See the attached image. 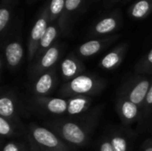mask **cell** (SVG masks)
<instances>
[{
  "instance_id": "obj_7",
  "label": "cell",
  "mask_w": 152,
  "mask_h": 151,
  "mask_svg": "<svg viewBox=\"0 0 152 151\" xmlns=\"http://www.w3.org/2000/svg\"><path fill=\"white\" fill-rule=\"evenodd\" d=\"M59 57L60 52L56 46L50 47L48 50H46L43 53L42 57L37 61V62L35 63L31 69H29L30 79L32 81H35L43 73L54 67L59 60Z\"/></svg>"
},
{
  "instance_id": "obj_24",
  "label": "cell",
  "mask_w": 152,
  "mask_h": 151,
  "mask_svg": "<svg viewBox=\"0 0 152 151\" xmlns=\"http://www.w3.org/2000/svg\"><path fill=\"white\" fill-rule=\"evenodd\" d=\"M99 151H114L109 136H104L99 145Z\"/></svg>"
},
{
  "instance_id": "obj_1",
  "label": "cell",
  "mask_w": 152,
  "mask_h": 151,
  "mask_svg": "<svg viewBox=\"0 0 152 151\" xmlns=\"http://www.w3.org/2000/svg\"><path fill=\"white\" fill-rule=\"evenodd\" d=\"M104 104L98 105L82 116L61 117L45 122L46 127L74 148L85 147L98 125Z\"/></svg>"
},
{
  "instance_id": "obj_4",
  "label": "cell",
  "mask_w": 152,
  "mask_h": 151,
  "mask_svg": "<svg viewBox=\"0 0 152 151\" xmlns=\"http://www.w3.org/2000/svg\"><path fill=\"white\" fill-rule=\"evenodd\" d=\"M151 84L152 79L151 78L136 76L126 81V83L121 87L119 93L139 106L142 109Z\"/></svg>"
},
{
  "instance_id": "obj_11",
  "label": "cell",
  "mask_w": 152,
  "mask_h": 151,
  "mask_svg": "<svg viewBox=\"0 0 152 151\" xmlns=\"http://www.w3.org/2000/svg\"><path fill=\"white\" fill-rule=\"evenodd\" d=\"M68 109L67 116L69 117H78L86 114L90 110L91 105L93 103V97L78 95L67 99Z\"/></svg>"
},
{
  "instance_id": "obj_12",
  "label": "cell",
  "mask_w": 152,
  "mask_h": 151,
  "mask_svg": "<svg viewBox=\"0 0 152 151\" xmlns=\"http://www.w3.org/2000/svg\"><path fill=\"white\" fill-rule=\"evenodd\" d=\"M23 57V49L20 43L13 42L9 44L4 51L5 63L9 69L15 70L20 66Z\"/></svg>"
},
{
  "instance_id": "obj_6",
  "label": "cell",
  "mask_w": 152,
  "mask_h": 151,
  "mask_svg": "<svg viewBox=\"0 0 152 151\" xmlns=\"http://www.w3.org/2000/svg\"><path fill=\"white\" fill-rule=\"evenodd\" d=\"M0 116L20 125L18 99L14 93L7 89L3 90L0 96Z\"/></svg>"
},
{
  "instance_id": "obj_2",
  "label": "cell",
  "mask_w": 152,
  "mask_h": 151,
  "mask_svg": "<svg viewBox=\"0 0 152 151\" xmlns=\"http://www.w3.org/2000/svg\"><path fill=\"white\" fill-rule=\"evenodd\" d=\"M107 82L94 74L84 73L74 79L64 83L59 90L61 98H70L78 95L94 97L99 95L106 87Z\"/></svg>"
},
{
  "instance_id": "obj_16",
  "label": "cell",
  "mask_w": 152,
  "mask_h": 151,
  "mask_svg": "<svg viewBox=\"0 0 152 151\" xmlns=\"http://www.w3.org/2000/svg\"><path fill=\"white\" fill-rule=\"evenodd\" d=\"M110 141L112 144L114 151H128L129 143L126 138L120 133H112L110 136Z\"/></svg>"
},
{
  "instance_id": "obj_22",
  "label": "cell",
  "mask_w": 152,
  "mask_h": 151,
  "mask_svg": "<svg viewBox=\"0 0 152 151\" xmlns=\"http://www.w3.org/2000/svg\"><path fill=\"white\" fill-rule=\"evenodd\" d=\"M142 110L143 112V115L145 116H148L152 111V84L148 92V94H147V97H146V100H145V102Z\"/></svg>"
},
{
  "instance_id": "obj_25",
  "label": "cell",
  "mask_w": 152,
  "mask_h": 151,
  "mask_svg": "<svg viewBox=\"0 0 152 151\" xmlns=\"http://www.w3.org/2000/svg\"><path fill=\"white\" fill-rule=\"evenodd\" d=\"M64 6V0H53L51 3V12L54 14L61 12Z\"/></svg>"
},
{
  "instance_id": "obj_15",
  "label": "cell",
  "mask_w": 152,
  "mask_h": 151,
  "mask_svg": "<svg viewBox=\"0 0 152 151\" xmlns=\"http://www.w3.org/2000/svg\"><path fill=\"white\" fill-rule=\"evenodd\" d=\"M102 47V43L99 40H91L79 46L78 53L83 57H90L98 53Z\"/></svg>"
},
{
  "instance_id": "obj_18",
  "label": "cell",
  "mask_w": 152,
  "mask_h": 151,
  "mask_svg": "<svg viewBox=\"0 0 152 151\" xmlns=\"http://www.w3.org/2000/svg\"><path fill=\"white\" fill-rule=\"evenodd\" d=\"M135 71L139 74H152V49L135 67Z\"/></svg>"
},
{
  "instance_id": "obj_14",
  "label": "cell",
  "mask_w": 152,
  "mask_h": 151,
  "mask_svg": "<svg viewBox=\"0 0 152 151\" xmlns=\"http://www.w3.org/2000/svg\"><path fill=\"white\" fill-rule=\"evenodd\" d=\"M19 125L12 120H9L4 117L0 116V135L4 138L15 136L19 133L20 129Z\"/></svg>"
},
{
  "instance_id": "obj_9",
  "label": "cell",
  "mask_w": 152,
  "mask_h": 151,
  "mask_svg": "<svg viewBox=\"0 0 152 151\" xmlns=\"http://www.w3.org/2000/svg\"><path fill=\"white\" fill-rule=\"evenodd\" d=\"M140 109L141 108L139 106L118 93L117 100V111L124 125H130L134 123L140 117Z\"/></svg>"
},
{
  "instance_id": "obj_28",
  "label": "cell",
  "mask_w": 152,
  "mask_h": 151,
  "mask_svg": "<svg viewBox=\"0 0 152 151\" xmlns=\"http://www.w3.org/2000/svg\"><path fill=\"white\" fill-rule=\"evenodd\" d=\"M142 151H152V140H148L145 142Z\"/></svg>"
},
{
  "instance_id": "obj_27",
  "label": "cell",
  "mask_w": 152,
  "mask_h": 151,
  "mask_svg": "<svg viewBox=\"0 0 152 151\" xmlns=\"http://www.w3.org/2000/svg\"><path fill=\"white\" fill-rule=\"evenodd\" d=\"M80 1L81 0H66L65 2L66 8L68 10H74L78 6V4H80Z\"/></svg>"
},
{
  "instance_id": "obj_20",
  "label": "cell",
  "mask_w": 152,
  "mask_h": 151,
  "mask_svg": "<svg viewBox=\"0 0 152 151\" xmlns=\"http://www.w3.org/2000/svg\"><path fill=\"white\" fill-rule=\"evenodd\" d=\"M116 27V21L111 18H107L100 21L96 25V31L100 34H105L112 31Z\"/></svg>"
},
{
  "instance_id": "obj_5",
  "label": "cell",
  "mask_w": 152,
  "mask_h": 151,
  "mask_svg": "<svg viewBox=\"0 0 152 151\" xmlns=\"http://www.w3.org/2000/svg\"><path fill=\"white\" fill-rule=\"evenodd\" d=\"M57 69L54 66L34 81L32 85L33 94L34 96H49L57 86Z\"/></svg>"
},
{
  "instance_id": "obj_13",
  "label": "cell",
  "mask_w": 152,
  "mask_h": 151,
  "mask_svg": "<svg viewBox=\"0 0 152 151\" xmlns=\"http://www.w3.org/2000/svg\"><path fill=\"white\" fill-rule=\"evenodd\" d=\"M123 50L118 49V50H114L109 53H107L100 61L99 65L100 67L108 71H111L116 69L122 62L123 61Z\"/></svg>"
},
{
  "instance_id": "obj_3",
  "label": "cell",
  "mask_w": 152,
  "mask_h": 151,
  "mask_svg": "<svg viewBox=\"0 0 152 151\" xmlns=\"http://www.w3.org/2000/svg\"><path fill=\"white\" fill-rule=\"evenodd\" d=\"M28 140L31 151H75L76 149L52 130L33 123L28 127Z\"/></svg>"
},
{
  "instance_id": "obj_10",
  "label": "cell",
  "mask_w": 152,
  "mask_h": 151,
  "mask_svg": "<svg viewBox=\"0 0 152 151\" xmlns=\"http://www.w3.org/2000/svg\"><path fill=\"white\" fill-rule=\"evenodd\" d=\"M86 67L81 61L70 55L65 58L60 66L61 77L64 83H67L75 77L85 73Z\"/></svg>"
},
{
  "instance_id": "obj_29",
  "label": "cell",
  "mask_w": 152,
  "mask_h": 151,
  "mask_svg": "<svg viewBox=\"0 0 152 151\" xmlns=\"http://www.w3.org/2000/svg\"><path fill=\"white\" fill-rule=\"evenodd\" d=\"M25 151H28V150H25Z\"/></svg>"
},
{
  "instance_id": "obj_19",
  "label": "cell",
  "mask_w": 152,
  "mask_h": 151,
  "mask_svg": "<svg viewBox=\"0 0 152 151\" xmlns=\"http://www.w3.org/2000/svg\"><path fill=\"white\" fill-rule=\"evenodd\" d=\"M56 35H57V30L54 27L47 28L45 35L43 36V37L41 38L40 43H39V46H40L41 50H45V49L48 50L50 48L51 44L54 40Z\"/></svg>"
},
{
  "instance_id": "obj_26",
  "label": "cell",
  "mask_w": 152,
  "mask_h": 151,
  "mask_svg": "<svg viewBox=\"0 0 152 151\" xmlns=\"http://www.w3.org/2000/svg\"><path fill=\"white\" fill-rule=\"evenodd\" d=\"M9 20V12L5 9L0 10V30H3Z\"/></svg>"
},
{
  "instance_id": "obj_23",
  "label": "cell",
  "mask_w": 152,
  "mask_h": 151,
  "mask_svg": "<svg viewBox=\"0 0 152 151\" xmlns=\"http://www.w3.org/2000/svg\"><path fill=\"white\" fill-rule=\"evenodd\" d=\"M27 150L25 145L14 142H7L3 148V151H25Z\"/></svg>"
},
{
  "instance_id": "obj_17",
  "label": "cell",
  "mask_w": 152,
  "mask_h": 151,
  "mask_svg": "<svg viewBox=\"0 0 152 151\" xmlns=\"http://www.w3.org/2000/svg\"><path fill=\"white\" fill-rule=\"evenodd\" d=\"M46 29H47L46 21L44 19L38 20L36 22V24L33 27V29L31 31V40L34 43H37V42L40 43V40L43 37V36L45 35Z\"/></svg>"
},
{
  "instance_id": "obj_8",
  "label": "cell",
  "mask_w": 152,
  "mask_h": 151,
  "mask_svg": "<svg viewBox=\"0 0 152 151\" xmlns=\"http://www.w3.org/2000/svg\"><path fill=\"white\" fill-rule=\"evenodd\" d=\"M33 102L37 104L41 109L51 115L63 116L67 114V99L50 96H34Z\"/></svg>"
},
{
  "instance_id": "obj_21",
  "label": "cell",
  "mask_w": 152,
  "mask_h": 151,
  "mask_svg": "<svg viewBox=\"0 0 152 151\" xmlns=\"http://www.w3.org/2000/svg\"><path fill=\"white\" fill-rule=\"evenodd\" d=\"M149 7H150V5H149V3L147 1H145V0L140 1L134 7L133 15L136 18H142L148 12Z\"/></svg>"
}]
</instances>
